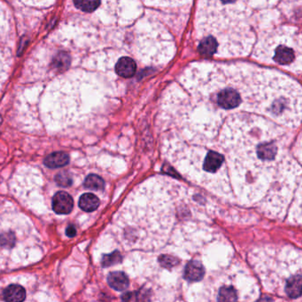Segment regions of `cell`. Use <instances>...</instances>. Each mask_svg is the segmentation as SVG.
I'll return each instance as SVG.
<instances>
[{
	"mask_svg": "<svg viewBox=\"0 0 302 302\" xmlns=\"http://www.w3.org/2000/svg\"><path fill=\"white\" fill-rule=\"evenodd\" d=\"M70 61H71L70 56L67 52L61 51V52H59L58 54L55 56L53 61H52L51 67L54 68L55 70L64 71V70H66L69 67Z\"/></svg>",
	"mask_w": 302,
	"mask_h": 302,
	"instance_id": "14",
	"label": "cell"
},
{
	"mask_svg": "<svg viewBox=\"0 0 302 302\" xmlns=\"http://www.w3.org/2000/svg\"><path fill=\"white\" fill-rule=\"evenodd\" d=\"M183 141L215 153L216 193H224L229 183L261 191L268 185L295 183L300 175V165L290 149L288 129L265 116L235 113L210 131Z\"/></svg>",
	"mask_w": 302,
	"mask_h": 302,
	"instance_id": "2",
	"label": "cell"
},
{
	"mask_svg": "<svg viewBox=\"0 0 302 302\" xmlns=\"http://www.w3.org/2000/svg\"><path fill=\"white\" fill-rule=\"evenodd\" d=\"M74 201L66 191H59L52 198V208L59 214H68L71 212Z\"/></svg>",
	"mask_w": 302,
	"mask_h": 302,
	"instance_id": "5",
	"label": "cell"
},
{
	"mask_svg": "<svg viewBox=\"0 0 302 302\" xmlns=\"http://www.w3.org/2000/svg\"><path fill=\"white\" fill-rule=\"evenodd\" d=\"M257 302H274L271 298H269L268 296H262L261 299H259Z\"/></svg>",
	"mask_w": 302,
	"mask_h": 302,
	"instance_id": "21",
	"label": "cell"
},
{
	"mask_svg": "<svg viewBox=\"0 0 302 302\" xmlns=\"http://www.w3.org/2000/svg\"><path fill=\"white\" fill-rule=\"evenodd\" d=\"M255 59L300 71L301 38L298 30L290 26L268 29L259 38Z\"/></svg>",
	"mask_w": 302,
	"mask_h": 302,
	"instance_id": "4",
	"label": "cell"
},
{
	"mask_svg": "<svg viewBox=\"0 0 302 302\" xmlns=\"http://www.w3.org/2000/svg\"><path fill=\"white\" fill-rule=\"evenodd\" d=\"M75 7L79 8L80 10L86 12V13H92L95 11L100 6L99 1H74Z\"/></svg>",
	"mask_w": 302,
	"mask_h": 302,
	"instance_id": "16",
	"label": "cell"
},
{
	"mask_svg": "<svg viewBox=\"0 0 302 302\" xmlns=\"http://www.w3.org/2000/svg\"><path fill=\"white\" fill-rule=\"evenodd\" d=\"M69 156L64 152H55L49 154L44 160V164L50 169H59L68 165Z\"/></svg>",
	"mask_w": 302,
	"mask_h": 302,
	"instance_id": "8",
	"label": "cell"
},
{
	"mask_svg": "<svg viewBox=\"0 0 302 302\" xmlns=\"http://www.w3.org/2000/svg\"><path fill=\"white\" fill-rule=\"evenodd\" d=\"M285 292L291 299H297L301 293V275L297 274L290 278L285 286Z\"/></svg>",
	"mask_w": 302,
	"mask_h": 302,
	"instance_id": "11",
	"label": "cell"
},
{
	"mask_svg": "<svg viewBox=\"0 0 302 302\" xmlns=\"http://www.w3.org/2000/svg\"><path fill=\"white\" fill-rule=\"evenodd\" d=\"M121 255L118 252H115L111 255H105L102 260V265L104 267H110L112 265L117 264L121 262Z\"/></svg>",
	"mask_w": 302,
	"mask_h": 302,
	"instance_id": "18",
	"label": "cell"
},
{
	"mask_svg": "<svg viewBox=\"0 0 302 302\" xmlns=\"http://www.w3.org/2000/svg\"><path fill=\"white\" fill-rule=\"evenodd\" d=\"M99 198L92 194H85L79 200V207L85 212L95 211L99 207Z\"/></svg>",
	"mask_w": 302,
	"mask_h": 302,
	"instance_id": "12",
	"label": "cell"
},
{
	"mask_svg": "<svg viewBox=\"0 0 302 302\" xmlns=\"http://www.w3.org/2000/svg\"><path fill=\"white\" fill-rule=\"evenodd\" d=\"M136 61L131 57H122L116 64V72L120 77L131 78L138 71Z\"/></svg>",
	"mask_w": 302,
	"mask_h": 302,
	"instance_id": "6",
	"label": "cell"
},
{
	"mask_svg": "<svg viewBox=\"0 0 302 302\" xmlns=\"http://www.w3.org/2000/svg\"><path fill=\"white\" fill-rule=\"evenodd\" d=\"M108 285L116 291H124L129 287L128 277L122 272H112L107 277Z\"/></svg>",
	"mask_w": 302,
	"mask_h": 302,
	"instance_id": "10",
	"label": "cell"
},
{
	"mask_svg": "<svg viewBox=\"0 0 302 302\" xmlns=\"http://www.w3.org/2000/svg\"><path fill=\"white\" fill-rule=\"evenodd\" d=\"M249 2L204 1L196 15L198 50L209 56L248 55L255 43V11Z\"/></svg>",
	"mask_w": 302,
	"mask_h": 302,
	"instance_id": "3",
	"label": "cell"
},
{
	"mask_svg": "<svg viewBox=\"0 0 302 302\" xmlns=\"http://www.w3.org/2000/svg\"><path fill=\"white\" fill-rule=\"evenodd\" d=\"M85 186L92 190H102L105 188V181L95 174L89 175L88 177L85 178Z\"/></svg>",
	"mask_w": 302,
	"mask_h": 302,
	"instance_id": "15",
	"label": "cell"
},
{
	"mask_svg": "<svg viewBox=\"0 0 302 302\" xmlns=\"http://www.w3.org/2000/svg\"><path fill=\"white\" fill-rule=\"evenodd\" d=\"M25 298V289L19 285H9L4 292V299L7 302H22Z\"/></svg>",
	"mask_w": 302,
	"mask_h": 302,
	"instance_id": "9",
	"label": "cell"
},
{
	"mask_svg": "<svg viewBox=\"0 0 302 302\" xmlns=\"http://www.w3.org/2000/svg\"><path fill=\"white\" fill-rule=\"evenodd\" d=\"M184 279H186L189 281L195 282V281H200L203 279L204 268L201 262L197 261H191L187 264L183 271Z\"/></svg>",
	"mask_w": 302,
	"mask_h": 302,
	"instance_id": "7",
	"label": "cell"
},
{
	"mask_svg": "<svg viewBox=\"0 0 302 302\" xmlns=\"http://www.w3.org/2000/svg\"><path fill=\"white\" fill-rule=\"evenodd\" d=\"M217 301L238 302V292L231 286H224L218 292Z\"/></svg>",
	"mask_w": 302,
	"mask_h": 302,
	"instance_id": "13",
	"label": "cell"
},
{
	"mask_svg": "<svg viewBox=\"0 0 302 302\" xmlns=\"http://www.w3.org/2000/svg\"><path fill=\"white\" fill-rule=\"evenodd\" d=\"M14 236L11 233H7V234L0 236V244H2V245L8 246V244H11V246H12L14 244Z\"/></svg>",
	"mask_w": 302,
	"mask_h": 302,
	"instance_id": "19",
	"label": "cell"
},
{
	"mask_svg": "<svg viewBox=\"0 0 302 302\" xmlns=\"http://www.w3.org/2000/svg\"><path fill=\"white\" fill-rule=\"evenodd\" d=\"M66 234L68 237L69 238H73V237H75V234H76V230H75V228L74 226H68L67 228V230H66Z\"/></svg>",
	"mask_w": 302,
	"mask_h": 302,
	"instance_id": "20",
	"label": "cell"
},
{
	"mask_svg": "<svg viewBox=\"0 0 302 302\" xmlns=\"http://www.w3.org/2000/svg\"><path fill=\"white\" fill-rule=\"evenodd\" d=\"M55 182L61 187H69L72 184V177L66 171H61L56 175Z\"/></svg>",
	"mask_w": 302,
	"mask_h": 302,
	"instance_id": "17",
	"label": "cell"
},
{
	"mask_svg": "<svg viewBox=\"0 0 302 302\" xmlns=\"http://www.w3.org/2000/svg\"><path fill=\"white\" fill-rule=\"evenodd\" d=\"M241 112L297 129L300 85L284 73L250 63L196 62L164 93L160 119L168 134L188 139L208 132L227 116Z\"/></svg>",
	"mask_w": 302,
	"mask_h": 302,
	"instance_id": "1",
	"label": "cell"
}]
</instances>
